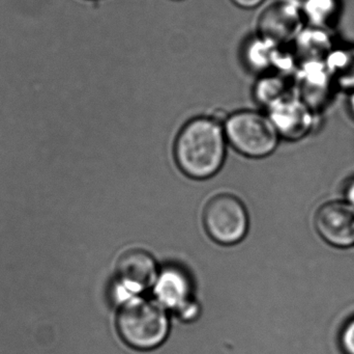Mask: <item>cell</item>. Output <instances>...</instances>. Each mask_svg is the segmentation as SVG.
I'll list each match as a JSON object with an SVG mask.
<instances>
[{
  "instance_id": "cell-1",
  "label": "cell",
  "mask_w": 354,
  "mask_h": 354,
  "mask_svg": "<svg viewBox=\"0 0 354 354\" xmlns=\"http://www.w3.org/2000/svg\"><path fill=\"white\" fill-rule=\"evenodd\" d=\"M224 127L214 118L201 116L187 123L177 136L174 156L181 172L207 179L220 170L226 155Z\"/></svg>"
},
{
  "instance_id": "cell-2",
  "label": "cell",
  "mask_w": 354,
  "mask_h": 354,
  "mask_svg": "<svg viewBox=\"0 0 354 354\" xmlns=\"http://www.w3.org/2000/svg\"><path fill=\"white\" fill-rule=\"evenodd\" d=\"M116 326L122 340L133 348L151 351L169 334L167 310L157 301L137 297L120 306Z\"/></svg>"
},
{
  "instance_id": "cell-3",
  "label": "cell",
  "mask_w": 354,
  "mask_h": 354,
  "mask_svg": "<svg viewBox=\"0 0 354 354\" xmlns=\"http://www.w3.org/2000/svg\"><path fill=\"white\" fill-rule=\"evenodd\" d=\"M225 135L231 145L243 155L261 158L270 155L279 143V134L270 116L243 110L227 118Z\"/></svg>"
},
{
  "instance_id": "cell-4",
  "label": "cell",
  "mask_w": 354,
  "mask_h": 354,
  "mask_svg": "<svg viewBox=\"0 0 354 354\" xmlns=\"http://www.w3.org/2000/svg\"><path fill=\"white\" fill-rule=\"evenodd\" d=\"M203 222L206 232L220 245L239 243L249 230V215L243 202L227 193L216 195L208 202Z\"/></svg>"
},
{
  "instance_id": "cell-5",
  "label": "cell",
  "mask_w": 354,
  "mask_h": 354,
  "mask_svg": "<svg viewBox=\"0 0 354 354\" xmlns=\"http://www.w3.org/2000/svg\"><path fill=\"white\" fill-rule=\"evenodd\" d=\"M159 276L158 266L151 254L143 249H131L118 260L113 299L122 306L140 297L153 287Z\"/></svg>"
},
{
  "instance_id": "cell-6",
  "label": "cell",
  "mask_w": 354,
  "mask_h": 354,
  "mask_svg": "<svg viewBox=\"0 0 354 354\" xmlns=\"http://www.w3.org/2000/svg\"><path fill=\"white\" fill-rule=\"evenodd\" d=\"M315 226L322 239L333 247L354 245V207L348 202H330L315 216Z\"/></svg>"
},
{
  "instance_id": "cell-7",
  "label": "cell",
  "mask_w": 354,
  "mask_h": 354,
  "mask_svg": "<svg viewBox=\"0 0 354 354\" xmlns=\"http://www.w3.org/2000/svg\"><path fill=\"white\" fill-rule=\"evenodd\" d=\"M153 288L156 301L166 310L177 312L185 319L196 315L197 308L192 303L191 282L183 270L165 268L159 274Z\"/></svg>"
},
{
  "instance_id": "cell-8",
  "label": "cell",
  "mask_w": 354,
  "mask_h": 354,
  "mask_svg": "<svg viewBox=\"0 0 354 354\" xmlns=\"http://www.w3.org/2000/svg\"><path fill=\"white\" fill-rule=\"evenodd\" d=\"M270 108L268 116L280 136L289 141H297L309 134L313 129V109L301 99L286 97Z\"/></svg>"
},
{
  "instance_id": "cell-9",
  "label": "cell",
  "mask_w": 354,
  "mask_h": 354,
  "mask_svg": "<svg viewBox=\"0 0 354 354\" xmlns=\"http://www.w3.org/2000/svg\"><path fill=\"white\" fill-rule=\"evenodd\" d=\"M303 18L301 8L282 2L268 10L262 17L260 27L268 41L282 42L299 31Z\"/></svg>"
},
{
  "instance_id": "cell-10",
  "label": "cell",
  "mask_w": 354,
  "mask_h": 354,
  "mask_svg": "<svg viewBox=\"0 0 354 354\" xmlns=\"http://www.w3.org/2000/svg\"><path fill=\"white\" fill-rule=\"evenodd\" d=\"M334 85L347 91L354 89V45L333 48L324 60Z\"/></svg>"
},
{
  "instance_id": "cell-11",
  "label": "cell",
  "mask_w": 354,
  "mask_h": 354,
  "mask_svg": "<svg viewBox=\"0 0 354 354\" xmlns=\"http://www.w3.org/2000/svg\"><path fill=\"white\" fill-rule=\"evenodd\" d=\"M301 10L304 18L313 27L326 28L338 17L339 2L338 0H306Z\"/></svg>"
},
{
  "instance_id": "cell-12",
  "label": "cell",
  "mask_w": 354,
  "mask_h": 354,
  "mask_svg": "<svg viewBox=\"0 0 354 354\" xmlns=\"http://www.w3.org/2000/svg\"><path fill=\"white\" fill-rule=\"evenodd\" d=\"M256 97L261 103L272 106L288 96L284 95V83L279 78H266L260 81L256 89Z\"/></svg>"
},
{
  "instance_id": "cell-13",
  "label": "cell",
  "mask_w": 354,
  "mask_h": 354,
  "mask_svg": "<svg viewBox=\"0 0 354 354\" xmlns=\"http://www.w3.org/2000/svg\"><path fill=\"white\" fill-rule=\"evenodd\" d=\"M340 340L345 354H354V318L343 328Z\"/></svg>"
},
{
  "instance_id": "cell-14",
  "label": "cell",
  "mask_w": 354,
  "mask_h": 354,
  "mask_svg": "<svg viewBox=\"0 0 354 354\" xmlns=\"http://www.w3.org/2000/svg\"><path fill=\"white\" fill-rule=\"evenodd\" d=\"M236 6L243 8H254L259 6L263 0H232Z\"/></svg>"
},
{
  "instance_id": "cell-15",
  "label": "cell",
  "mask_w": 354,
  "mask_h": 354,
  "mask_svg": "<svg viewBox=\"0 0 354 354\" xmlns=\"http://www.w3.org/2000/svg\"><path fill=\"white\" fill-rule=\"evenodd\" d=\"M345 197H346V202H348V203L354 207V179H353L346 186Z\"/></svg>"
},
{
  "instance_id": "cell-16",
  "label": "cell",
  "mask_w": 354,
  "mask_h": 354,
  "mask_svg": "<svg viewBox=\"0 0 354 354\" xmlns=\"http://www.w3.org/2000/svg\"><path fill=\"white\" fill-rule=\"evenodd\" d=\"M347 105H348V112L351 116H353L354 120V89L353 91H349L348 101H347Z\"/></svg>"
}]
</instances>
